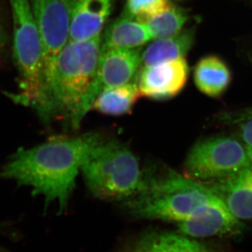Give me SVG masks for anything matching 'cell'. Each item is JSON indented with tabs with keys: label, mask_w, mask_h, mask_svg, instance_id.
<instances>
[{
	"label": "cell",
	"mask_w": 252,
	"mask_h": 252,
	"mask_svg": "<svg viewBox=\"0 0 252 252\" xmlns=\"http://www.w3.org/2000/svg\"><path fill=\"white\" fill-rule=\"evenodd\" d=\"M140 97L135 79L128 84L109 88L101 92L94 100L92 109L107 115H124L131 112Z\"/></svg>",
	"instance_id": "cell-17"
},
{
	"label": "cell",
	"mask_w": 252,
	"mask_h": 252,
	"mask_svg": "<svg viewBox=\"0 0 252 252\" xmlns=\"http://www.w3.org/2000/svg\"><path fill=\"white\" fill-rule=\"evenodd\" d=\"M203 185L218 197L238 220L252 219V167Z\"/></svg>",
	"instance_id": "cell-11"
},
{
	"label": "cell",
	"mask_w": 252,
	"mask_h": 252,
	"mask_svg": "<svg viewBox=\"0 0 252 252\" xmlns=\"http://www.w3.org/2000/svg\"><path fill=\"white\" fill-rule=\"evenodd\" d=\"M195 39V28H190L168 37L152 41L142 52V67L185 58Z\"/></svg>",
	"instance_id": "cell-16"
},
{
	"label": "cell",
	"mask_w": 252,
	"mask_h": 252,
	"mask_svg": "<svg viewBox=\"0 0 252 252\" xmlns=\"http://www.w3.org/2000/svg\"><path fill=\"white\" fill-rule=\"evenodd\" d=\"M9 36L4 23L0 19V59L4 56L8 45H9Z\"/></svg>",
	"instance_id": "cell-21"
},
{
	"label": "cell",
	"mask_w": 252,
	"mask_h": 252,
	"mask_svg": "<svg viewBox=\"0 0 252 252\" xmlns=\"http://www.w3.org/2000/svg\"><path fill=\"white\" fill-rule=\"evenodd\" d=\"M178 226L181 233L193 238L237 235L244 228L219 198L198 207Z\"/></svg>",
	"instance_id": "cell-10"
},
{
	"label": "cell",
	"mask_w": 252,
	"mask_h": 252,
	"mask_svg": "<svg viewBox=\"0 0 252 252\" xmlns=\"http://www.w3.org/2000/svg\"><path fill=\"white\" fill-rule=\"evenodd\" d=\"M217 198L206 186L168 170L160 176L151 172L147 190L126 202L137 218L180 222Z\"/></svg>",
	"instance_id": "cell-4"
},
{
	"label": "cell",
	"mask_w": 252,
	"mask_h": 252,
	"mask_svg": "<svg viewBox=\"0 0 252 252\" xmlns=\"http://www.w3.org/2000/svg\"><path fill=\"white\" fill-rule=\"evenodd\" d=\"M1 228H2V225L0 224V231H1Z\"/></svg>",
	"instance_id": "cell-22"
},
{
	"label": "cell",
	"mask_w": 252,
	"mask_h": 252,
	"mask_svg": "<svg viewBox=\"0 0 252 252\" xmlns=\"http://www.w3.org/2000/svg\"><path fill=\"white\" fill-rule=\"evenodd\" d=\"M13 20V57L18 74L15 100L35 109L44 87V47L30 0H8Z\"/></svg>",
	"instance_id": "cell-5"
},
{
	"label": "cell",
	"mask_w": 252,
	"mask_h": 252,
	"mask_svg": "<svg viewBox=\"0 0 252 252\" xmlns=\"http://www.w3.org/2000/svg\"><path fill=\"white\" fill-rule=\"evenodd\" d=\"M188 19L187 10L171 3L166 9L144 23L148 26L152 39L155 40L180 32Z\"/></svg>",
	"instance_id": "cell-18"
},
{
	"label": "cell",
	"mask_w": 252,
	"mask_h": 252,
	"mask_svg": "<svg viewBox=\"0 0 252 252\" xmlns=\"http://www.w3.org/2000/svg\"><path fill=\"white\" fill-rule=\"evenodd\" d=\"M153 40L145 23L122 14L106 28L102 50L142 47Z\"/></svg>",
	"instance_id": "cell-13"
},
{
	"label": "cell",
	"mask_w": 252,
	"mask_h": 252,
	"mask_svg": "<svg viewBox=\"0 0 252 252\" xmlns=\"http://www.w3.org/2000/svg\"><path fill=\"white\" fill-rule=\"evenodd\" d=\"M102 51V35L69 41L44 74L40 101L34 110L49 124L63 119L74 129L80 126L83 102L94 82Z\"/></svg>",
	"instance_id": "cell-2"
},
{
	"label": "cell",
	"mask_w": 252,
	"mask_h": 252,
	"mask_svg": "<svg viewBox=\"0 0 252 252\" xmlns=\"http://www.w3.org/2000/svg\"><path fill=\"white\" fill-rule=\"evenodd\" d=\"M252 167L245 144L234 136L207 137L194 144L185 162V175L202 184L221 180Z\"/></svg>",
	"instance_id": "cell-6"
},
{
	"label": "cell",
	"mask_w": 252,
	"mask_h": 252,
	"mask_svg": "<svg viewBox=\"0 0 252 252\" xmlns=\"http://www.w3.org/2000/svg\"><path fill=\"white\" fill-rule=\"evenodd\" d=\"M189 67L185 58L141 67L136 77L141 96L166 100L183 90L188 80Z\"/></svg>",
	"instance_id": "cell-9"
},
{
	"label": "cell",
	"mask_w": 252,
	"mask_h": 252,
	"mask_svg": "<svg viewBox=\"0 0 252 252\" xmlns=\"http://www.w3.org/2000/svg\"><path fill=\"white\" fill-rule=\"evenodd\" d=\"M123 252H217L187 235L168 231H151Z\"/></svg>",
	"instance_id": "cell-14"
},
{
	"label": "cell",
	"mask_w": 252,
	"mask_h": 252,
	"mask_svg": "<svg viewBox=\"0 0 252 252\" xmlns=\"http://www.w3.org/2000/svg\"><path fill=\"white\" fill-rule=\"evenodd\" d=\"M195 86L205 95L218 98L229 87L232 74L223 60L215 55L202 58L193 72Z\"/></svg>",
	"instance_id": "cell-15"
},
{
	"label": "cell",
	"mask_w": 252,
	"mask_h": 252,
	"mask_svg": "<svg viewBox=\"0 0 252 252\" xmlns=\"http://www.w3.org/2000/svg\"><path fill=\"white\" fill-rule=\"evenodd\" d=\"M142 47L102 50L94 82L81 106V121L101 92L135 80L142 67Z\"/></svg>",
	"instance_id": "cell-7"
},
{
	"label": "cell",
	"mask_w": 252,
	"mask_h": 252,
	"mask_svg": "<svg viewBox=\"0 0 252 252\" xmlns=\"http://www.w3.org/2000/svg\"><path fill=\"white\" fill-rule=\"evenodd\" d=\"M44 47V73L69 41L71 13L76 0H30Z\"/></svg>",
	"instance_id": "cell-8"
},
{
	"label": "cell",
	"mask_w": 252,
	"mask_h": 252,
	"mask_svg": "<svg viewBox=\"0 0 252 252\" xmlns=\"http://www.w3.org/2000/svg\"><path fill=\"white\" fill-rule=\"evenodd\" d=\"M114 0H76L69 28V41H84L101 35Z\"/></svg>",
	"instance_id": "cell-12"
},
{
	"label": "cell",
	"mask_w": 252,
	"mask_h": 252,
	"mask_svg": "<svg viewBox=\"0 0 252 252\" xmlns=\"http://www.w3.org/2000/svg\"><path fill=\"white\" fill-rule=\"evenodd\" d=\"M81 171L96 198L130 200L148 188L151 172H144L135 154L118 141L102 140L82 162Z\"/></svg>",
	"instance_id": "cell-3"
},
{
	"label": "cell",
	"mask_w": 252,
	"mask_h": 252,
	"mask_svg": "<svg viewBox=\"0 0 252 252\" xmlns=\"http://www.w3.org/2000/svg\"><path fill=\"white\" fill-rule=\"evenodd\" d=\"M170 4V0H126L123 14L144 23Z\"/></svg>",
	"instance_id": "cell-19"
},
{
	"label": "cell",
	"mask_w": 252,
	"mask_h": 252,
	"mask_svg": "<svg viewBox=\"0 0 252 252\" xmlns=\"http://www.w3.org/2000/svg\"><path fill=\"white\" fill-rule=\"evenodd\" d=\"M100 141V135L90 132L51 137L36 147L20 149L0 169V179L31 187L34 195L44 197L46 204L58 202L62 212L67 208L83 161Z\"/></svg>",
	"instance_id": "cell-1"
},
{
	"label": "cell",
	"mask_w": 252,
	"mask_h": 252,
	"mask_svg": "<svg viewBox=\"0 0 252 252\" xmlns=\"http://www.w3.org/2000/svg\"><path fill=\"white\" fill-rule=\"evenodd\" d=\"M240 138L245 144L249 157L252 162V119L241 123Z\"/></svg>",
	"instance_id": "cell-20"
}]
</instances>
